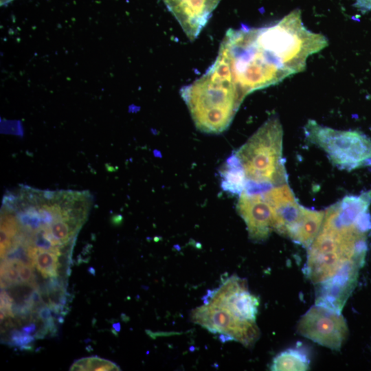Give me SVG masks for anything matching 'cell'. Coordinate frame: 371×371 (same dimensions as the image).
Segmentation results:
<instances>
[{"label":"cell","mask_w":371,"mask_h":371,"mask_svg":"<svg viewBox=\"0 0 371 371\" xmlns=\"http://www.w3.org/2000/svg\"><path fill=\"white\" fill-rule=\"evenodd\" d=\"M180 93L196 128L207 133L226 130L246 96L230 73L214 64Z\"/></svg>","instance_id":"obj_1"},{"label":"cell","mask_w":371,"mask_h":371,"mask_svg":"<svg viewBox=\"0 0 371 371\" xmlns=\"http://www.w3.org/2000/svg\"><path fill=\"white\" fill-rule=\"evenodd\" d=\"M216 60L227 68L246 95L289 76L258 43L254 27L244 25L227 31Z\"/></svg>","instance_id":"obj_2"},{"label":"cell","mask_w":371,"mask_h":371,"mask_svg":"<svg viewBox=\"0 0 371 371\" xmlns=\"http://www.w3.org/2000/svg\"><path fill=\"white\" fill-rule=\"evenodd\" d=\"M283 129L277 117L268 119L234 154L246 179L248 192L286 183L282 157Z\"/></svg>","instance_id":"obj_3"},{"label":"cell","mask_w":371,"mask_h":371,"mask_svg":"<svg viewBox=\"0 0 371 371\" xmlns=\"http://www.w3.org/2000/svg\"><path fill=\"white\" fill-rule=\"evenodd\" d=\"M256 40L289 76L306 69L308 56L328 45L327 38L308 30L300 10H295L273 25L254 27Z\"/></svg>","instance_id":"obj_4"},{"label":"cell","mask_w":371,"mask_h":371,"mask_svg":"<svg viewBox=\"0 0 371 371\" xmlns=\"http://www.w3.org/2000/svg\"><path fill=\"white\" fill-rule=\"evenodd\" d=\"M304 133L339 168L351 170L371 166V139L361 132L337 130L309 120Z\"/></svg>","instance_id":"obj_5"},{"label":"cell","mask_w":371,"mask_h":371,"mask_svg":"<svg viewBox=\"0 0 371 371\" xmlns=\"http://www.w3.org/2000/svg\"><path fill=\"white\" fill-rule=\"evenodd\" d=\"M190 319L211 333L221 334L223 341H237L245 347L252 346L260 337L256 322L241 320L227 309L209 303L192 310Z\"/></svg>","instance_id":"obj_6"},{"label":"cell","mask_w":371,"mask_h":371,"mask_svg":"<svg viewBox=\"0 0 371 371\" xmlns=\"http://www.w3.org/2000/svg\"><path fill=\"white\" fill-rule=\"evenodd\" d=\"M297 333L323 346L339 351L348 335L341 313L315 304L300 319Z\"/></svg>","instance_id":"obj_7"},{"label":"cell","mask_w":371,"mask_h":371,"mask_svg":"<svg viewBox=\"0 0 371 371\" xmlns=\"http://www.w3.org/2000/svg\"><path fill=\"white\" fill-rule=\"evenodd\" d=\"M209 293L205 303L224 308L241 320L256 322L259 300L248 291L245 279L232 276Z\"/></svg>","instance_id":"obj_8"},{"label":"cell","mask_w":371,"mask_h":371,"mask_svg":"<svg viewBox=\"0 0 371 371\" xmlns=\"http://www.w3.org/2000/svg\"><path fill=\"white\" fill-rule=\"evenodd\" d=\"M262 194L272 210L273 230L290 238L300 221L304 207L298 203L287 183L273 186Z\"/></svg>","instance_id":"obj_9"},{"label":"cell","mask_w":371,"mask_h":371,"mask_svg":"<svg viewBox=\"0 0 371 371\" xmlns=\"http://www.w3.org/2000/svg\"><path fill=\"white\" fill-rule=\"evenodd\" d=\"M236 210L247 225L251 240L262 242L268 238L273 230V218L271 208L262 193L242 192Z\"/></svg>","instance_id":"obj_10"},{"label":"cell","mask_w":371,"mask_h":371,"mask_svg":"<svg viewBox=\"0 0 371 371\" xmlns=\"http://www.w3.org/2000/svg\"><path fill=\"white\" fill-rule=\"evenodd\" d=\"M221 0H164L188 38L193 41Z\"/></svg>","instance_id":"obj_11"},{"label":"cell","mask_w":371,"mask_h":371,"mask_svg":"<svg viewBox=\"0 0 371 371\" xmlns=\"http://www.w3.org/2000/svg\"><path fill=\"white\" fill-rule=\"evenodd\" d=\"M324 218V211L304 207L300 221L290 238L304 247L308 248L319 232Z\"/></svg>","instance_id":"obj_12"},{"label":"cell","mask_w":371,"mask_h":371,"mask_svg":"<svg viewBox=\"0 0 371 371\" xmlns=\"http://www.w3.org/2000/svg\"><path fill=\"white\" fill-rule=\"evenodd\" d=\"M309 359L304 351L289 348L276 356L271 366V370H307Z\"/></svg>","instance_id":"obj_13"},{"label":"cell","mask_w":371,"mask_h":371,"mask_svg":"<svg viewBox=\"0 0 371 371\" xmlns=\"http://www.w3.org/2000/svg\"><path fill=\"white\" fill-rule=\"evenodd\" d=\"M222 186L225 190L240 194L246 188V179L243 170L232 155L221 172Z\"/></svg>","instance_id":"obj_14"},{"label":"cell","mask_w":371,"mask_h":371,"mask_svg":"<svg viewBox=\"0 0 371 371\" xmlns=\"http://www.w3.org/2000/svg\"><path fill=\"white\" fill-rule=\"evenodd\" d=\"M58 255L49 251L38 249L34 257V267L44 278L57 277L58 268Z\"/></svg>","instance_id":"obj_15"},{"label":"cell","mask_w":371,"mask_h":371,"mask_svg":"<svg viewBox=\"0 0 371 371\" xmlns=\"http://www.w3.org/2000/svg\"><path fill=\"white\" fill-rule=\"evenodd\" d=\"M78 361L85 366V370H119V368L114 363L99 358L91 357L78 359Z\"/></svg>","instance_id":"obj_16"},{"label":"cell","mask_w":371,"mask_h":371,"mask_svg":"<svg viewBox=\"0 0 371 371\" xmlns=\"http://www.w3.org/2000/svg\"><path fill=\"white\" fill-rule=\"evenodd\" d=\"M17 269L21 282L27 283L30 284V286L38 289L35 281V276L32 266L23 263L18 264Z\"/></svg>","instance_id":"obj_17"},{"label":"cell","mask_w":371,"mask_h":371,"mask_svg":"<svg viewBox=\"0 0 371 371\" xmlns=\"http://www.w3.org/2000/svg\"><path fill=\"white\" fill-rule=\"evenodd\" d=\"M35 339V337L19 331L18 330H14L10 333V344L12 346H22L24 345L30 344L33 342Z\"/></svg>","instance_id":"obj_18"},{"label":"cell","mask_w":371,"mask_h":371,"mask_svg":"<svg viewBox=\"0 0 371 371\" xmlns=\"http://www.w3.org/2000/svg\"><path fill=\"white\" fill-rule=\"evenodd\" d=\"M13 305V299L8 292L3 291L1 292V311L5 316L14 317L12 308Z\"/></svg>","instance_id":"obj_19"},{"label":"cell","mask_w":371,"mask_h":371,"mask_svg":"<svg viewBox=\"0 0 371 371\" xmlns=\"http://www.w3.org/2000/svg\"><path fill=\"white\" fill-rule=\"evenodd\" d=\"M354 6L362 12L371 11V0H356Z\"/></svg>","instance_id":"obj_20"},{"label":"cell","mask_w":371,"mask_h":371,"mask_svg":"<svg viewBox=\"0 0 371 371\" xmlns=\"http://www.w3.org/2000/svg\"><path fill=\"white\" fill-rule=\"evenodd\" d=\"M51 308L49 306H42L38 311V316L43 321L52 317Z\"/></svg>","instance_id":"obj_21"},{"label":"cell","mask_w":371,"mask_h":371,"mask_svg":"<svg viewBox=\"0 0 371 371\" xmlns=\"http://www.w3.org/2000/svg\"><path fill=\"white\" fill-rule=\"evenodd\" d=\"M30 300L34 304V305L41 303L42 302V297L40 291L38 289H35L30 295Z\"/></svg>","instance_id":"obj_22"},{"label":"cell","mask_w":371,"mask_h":371,"mask_svg":"<svg viewBox=\"0 0 371 371\" xmlns=\"http://www.w3.org/2000/svg\"><path fill=\"white\" fill-rule=\"evenodd\" d=\"M36 326L35 324H30L22 328L21 331L25 334L30 335L36 330Z\"/></svg>","instance_id":"obj_23"},{"label":"cell","mask_w":371,"mask_h":371,"mask_svg":"<svg viewBox=\"0 0 371 371\" xmlns=\"http://www.w3.org/2000/svg\"><path fill=\"white\" fill-rule=\"evenodd\" d=\"M112 327L114 329L113 330H115L117 332L120 331V323L113 324Z\"/></svg>","instance_id":"obj_24"},{"label":"cell","mask_w":371,"mask_h":371,"mask_svg":"<svg viewBox=\"0 0 371 371\" xmlns=\"http://www.w3.org/2000/svg\"><path fill=\"white\" fill-rule=\"evenodd\" d=\"M58 321L59 323L62 324V323L64 322L63 317H60L58 319Z\"/></svg>","instance_id":"obj_25"}]
</instances>
